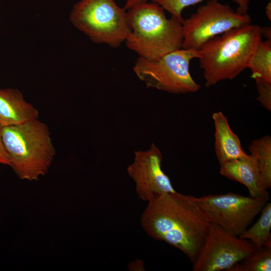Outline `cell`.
Returning <instances> with one entry per match:
<instances>
[{
  "instance_id": "6da1fadb",
  "label": "cell",
  "mask_w": 271,
  "mask_h": 271,
  "mask_svg": "<svg viewBox=\"0 0 271 271\" xmlns=\"http://www.w3.org/2000/svg\"><path fill=\"white\" fill-rule=\"evenodd\" d=\"M148 202L140 219L143 229L155 239L181 250L193 263L212 224L195 197L176 191L155 194Z\"/></svg>"
},
{
  "instance_id": "7a4b0ae2",
  "label": "cell",
  "mask_w": 271,
  "mask_h": 271,
  "mask_svg": "<svg viewBox=\"0 0 271 271\" xmlns=\"http://www.w3.org/2000/svg\"><path fill=\"white\" fill-rule=\"evenodd\" d=\"M260 27L250 24L233 28L203 44L198 59L206 87L233 79L247 68L251 57L262 41Z\"/></svg>"
},
{
  "instance_id": "3957f363",
  "label": "cell",
  "mask_w": 271,
  "mask_h": 271,
  "mask_svg": "<svg viewBox=\"0 0 271 271\" xmlns=\"http://www.w3.org/2000/svg\"><path fill=\"white\" fill-rule=\"evenodd\" d=\"M158 4L146 2L127 11L130 33L125 44L140 57L154 60L182 48V22Z\"/></svg>"
},
{
  "instance_id": "277c9868",
  "label": "cell",
  "mask_w": 271,
  "mask_h": 271,
  "mask_svg": "<svg viewBox=\"0 0 271 271\" xmlns=\"http://www.w3.org/2000/svg\"><path fill=\"white\" fill-rule=\"evenodd\" d=\"M3 138L9 166L18 178L37 181L48 173L56 150L46 124L37 118L3 127Z\"/></svg>"
},
{
  "instance_id": "5b68a950",
  "label": "cell",
  "mask_w": 271,
  "mask_h": 271,
  "mask_svg": "<svg viewBox=\"0 0 271 271\" xmlns=\"http://www.w3.org/2000/svg\"><path fill=\"white\" fill-rule=\"evenodd\" d=\"M69 19L93 42L117 48L130 30L127 12L114 0H80L73 7Z\"/></svg>"
},
{
  "instance_id": "8992f818",
  "label": "cell",
  "mask_w": 271,
  "mask_h": 271,
  "mask_svg": "<svg viewBox=\"0 0 271 271\" xmlns=\"http://www.w3.org/2000/svg\"><path fill=\"white\" fill-rule=\"evenodd\" d=\"M200 56L199 51L181 48L154 60L139 57L133 70L148 87L174 94L194 93L200 86L191 76L189 66Z\"/></svg>"
},
{
  "instance_id": "52a82bcc",
  "label": "cell",
  "mask_w": 271,
  "mask_h": 271,
  "mask_svg": "<svg viewBox=\"0 0 271 271\" xmlns=\"http://www.w3.org/2000/svg\"><path fill=\"white\" fill-rule=\"evenodd\" d=\"M251 23L248 13L234 11L229 5L222 4L218 0H208L188 18L183 20L182 48L198 51L210 39Z\"/></svg>"
},
{
  "instance_id": "ba28073f",
  "label": "cell",
  "mask_w": 271,
  "mask_h": 271,
  "mask_svg": "<svg viewBox=\"0 0 271 271\" xmlns=\"http://www.w3.org/2000/svg\"><path fill=\"white\" fill-rule=\"evenodd\" d=\"M269 198H254L229 192L195 197L212 223L239 236L261 211Z\"/></svg>"
},
{
  "instance_id": "9c48e42d",
  "label": "cell",
  "mask_w": 271,
  "mask_h": 271,
  "mask_svg": "<svg viewBox=\"0 0 271 271\" xmlns=\"http://www.w3.org/2000/svg\"><path fill=\"white\" fill-rule=\"evenodd\" d=\"M255 248L250 241L212 223L202 249L193 263L192 270L228 271Z\"/></svg>"
},
{
  "instance_id": "30bf717a",
  "label": "cell",
  "mask_w": 271,
  "mask_h": 271,
  "mask_svg": "<svg viewBox=\"0 0 271 271\" xmlns=\"http://www.w3.org/2000/svg\"><path fill=\"white\" fill-rule=\"evenodd\" d=\"M162 161L161 152L154 143L147 150L134 153L133 161L127 172L135 183L138 197L143 201H148L155 194L176 192L162 169Z\"/></svg>"
},
{
  "instance_id": "8fae6325",
  "label": "cell",
  "mask_w": 271,
  "mask_h": 271,
  "mask_svg": "<svg viewBox=\"0 0 271 271\" xmlns=\"http://www.w3.org/2000/svg\"><path fill=\"white\" fill-rule=\"evenodd\" d=\"M220 173L227 179L242 184L249 196L254 198H269L262 186L261 173L257 158L252 155L220 164Z\"/></svg>"
},
{
  "instance_id": "7c38bea8",
  "label": "cell",
  "mask_w": 271,
  "mask_h": 271,
  "mask_svg": "<svg viewBox=\"0 0 271 271\" xmlns=\"http://www.w3.org/2000/svg\"><path fill=\"white\" fill-rule=\"evenodd\" d=\"M39 116V110L26 100L20 90L0 88V124L3 127L37 119Z\"/></svg>"
},
{
  "instance_id": "4fadbf2b",
  "label": "cell",
  "mask_w": 271,
  "mask_h": 271,
  "mask_svg": "<svg viewBox=\"0 0 271 271\" xmlns=\"http://www.w3.org/2000/svg\"><path fill=\"white\" fill-rule=\"evenodd\" d=\"M212 117L215 128V152L219 164L246 156L227 117L221 111L214 112Z\"/></svg>"
},
{
  "instance_id": "5bb4252c",
  "label": "cell",
  "mask_w": 271,
  "mask_h": 271,
  "mask_svg": "<svg viewBox=\"0 0 271 271\" xmlns=\"http://www.w3.org/2000/svg\"><path fill=\"white\" fill-rule=\"evenodd\" d=\"M257 221L239 237L251 242L256 248L271 243V203L267 202Z\"/></svg>"
},
{
  "instance_id": "9a60e30c",
  "label": "cell",
  "mask_w": 271,
  "mask_h": 271,
  "mask_svg": "<svg viewBox=\"0 0 271 271\" xmlns=\"http://www.w3.org/2000/svg\"><path fill=\"white\" fill-rule=\"evenodd\" d=\"M251 155L255 156L259 165L263 188L271 187V138L265 135L253 140L248 147Z\"/></svg>"
},
{
  "instance_id": "2e32d148",
  "label": "cell",
  "mask_w": 271,
  "mask_h": 271,
  "mask_svg": "<svg viewBox=\"0 0 271 271\" xmlns=\"http://www.w3.org/2000/svg\"><path fill=\"white\" fill-rule=\"evenodd\" d=\"M254 79L271 82V40L261 41L257 45L247 65Z\"/></svg>"
},
{
  "instance_id": "e0dca14e",
  "label": "cell",
  "mask_w": 271,
  "mask_h": 271,
  "mask_svg": "<svg viewBox=\"0 0 271 271\" xmlns=\"http://www.w3.org/2000/svg\"><path fill=\"white\" fill-rule=\"evenodd\" d=\"M271 243L255 248L246 257L228 271H270Z\"/></svg>"
},
{
  "instance_id": "ac0fdd59",
  "label": "cell",
  "mask_w": 271,
  "mask_h": 271,
  "mask_svg": "<svg viewBox=\"0 0 271 271\" xmlns=\"http://www.w3.org/2000/svg\"><path fill=\"white\" fill-rule=\"evenodd\" d=\"M203 0H151L161 6L165 11H167L171 16L174 17L182 22L184 19L182 12L184 9L198 4ZM237 5L236 11L241 14L248 13L249 0H232Z\"/></svg>"
},
{
  "instance_id": "d6986e66",
  "label": "cell",
  "mask_w": 271,
  "mask_h": 271,
  "mask_svg": "<svg viewBox=\"0 0 271 271\" xmlns=\"http://www.w3.org/2000/svg\"><path fill=\"white\" fill-rule=\"evenodd\" d=\"M258 93L257 100L267 110L271 111V82L260 79H254Z\"/></svg>"
},
{
  "instance_id": "ffe728a7",
  "label": "cell",
  "mask_w": 271,
  "mask_h": 271,
  "mask_svg": "<svg viewBox=\"0 0 271 271\" xmlns=\"http://www.w3.org/2000/svg\"><path fill=\"white\" fill-rule=\"evenodd\" d=\"M3 126L0 124V165L9 166V158L3 138Z\"/></svg>"
},
{
  "instance_id": "44dd1931",
  "label": "cell",
  "mask_w": 271,
  "mask_h": 271,
  "mask_svg": "<svg viewBox=\"0 0 271 271\" xmlns=\"http://www.w3.org/2000/svg\"><path fill=\"white\" fill-rule=\"evenodd\" d=\"M147 0H126L124 9L127 11L139 5L147 2Z\"/></svg>"
},
{
  "instance_id": "7402d4cb",
  "label": "cell",
  "mask_w": 271,
  "mask_h": 271,
  "mask_svg": "<svg viewBox=\"0 0 271 271\" xmlns=\"http://www.w3.org/2000/svg\"><path fill=\"white\" fill-rule=\"evenodd\" d=\"M262 37L264 36L266 40H271V29L269 26L260 27Z\"/></svg>"
},
{
  "instance_id": "603a6c76",
  "label": "cell",
  "mask_w": 271,
  "mask_h": 271,
  "mask_svg": "<svg viewBox=\"0 0 271 271\" xmlns=\"http://www.w3.org/2000/svg\"><path fill=\"white\" fill-rule=\"evenodd\" d=\"M265 12L268 19L271 20V5L270 2L268 3L265 8Z\"/></svg>"
}]
</instances>
